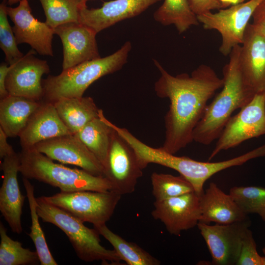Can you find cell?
Returning a JSON list of instances; mask_svg holds the SVG:
<instances>
[{
  "label": "cell",
  "mask_w": 265,
  "mask_h": 265,
  "mask_svg": "<svg viewBox=\"0 0 265 265\" xmlns=\"http://www.w3.org/2000/svg\"><path fill=\"white\" fill-rule=\"evenodd\" d=\"M154 62L160 73L154 85L156 93L170 102L164 117L165 135L161 148L175 154L193 141V131L208 101L222 88L224 81L207 65H199L190 75L182 73L174 76L157 60Z\"/></svg>",
  "instance_id": "cell-1"
},
{
  "label": "cell",
  "mask_w": 265,
  "mask_h": 265,
  "mask_svg": "<svg viewBox=\"0 0 265 265\" xmlns=\"http://www.w3.org/2000/svg\"><path fill=\"white\" fill-rule=\"evenodd\" d=\"M241 45L231 52L229 61L222 70L223 85L220 92L208 104L195 128L193 141L208 145L217 139L236 110L247 105L256 93L246 82L239 61Z\"/></svg>",
  "instance_id": "cell-2"
},
{
  "label": "cell",
  "mask_w": 265,
  "mask_h": 265,
  "mask_svg": "<svg viewBox=\"0 0 265 265\" xmlns=\"http://www.w3.org/2000/svg\"><path fill=\"white\" fill-rule=\"evenodd\" d=\"M113 128L132 148L143 170L150 163L174 169L192 185L195 192L199 196L204 191L205 182L213 175L228 168L241 165L257 157L256 152L252 150L226 160L214 162L198 161L187 157L176 156L161 147H151L138 139L126 128L115 125Z\"/></svg>",
  "instance_id": "cell-3"
},
{
  "label": "cell",
  "mask_w": 265,
  "mask_h": 265,
  "mask_svg": "<svg viewBox=\"0 0 265 265\" xmlns=\"http://www.w3.org/2000/svg\"><path fill=\"white\" fill-rule=\"evenodd\" d=\"M19 172L23 177L34 179L58 188L62 192L112 190L108 179L81 169L56 163L34 147L22 148Z\"/></svg>",
  "instance_id": "cell-4"
},
{
  "label": "cell",
  "mask_w": 265,
  "mask_h": 265,
  "mask_svg": "<svg viewBox=\"0 0 265 265\" xmlns=\"http://www.w3.org/2000/svg\"><path fill=\"white\" fill-rule=\"evenodd\" d=\"M132 44L127 41L114 53L88 61L57 76L42 80V101L53 103L61 98L81 97L87 88L100 78L120 70L127 61Z\"/></svg>",
  "instance_id": "cell-5"
},
{
  "label": "cell",
  "mask_w": 265,
  "mask_h": 265,
  "mask_svg": "<svg viewBox=\"0 0 265 265\" xmlns=\"http://www.w3.org/2000/svg\"><path fill=\"white\" fill-rule=\"evenodd\" d=\"M37 213L43 222L62 230L68 237L77 256L82 261H101L104 265H120L122 261L116 251L101 244L97 230L85 226L84 222L62 209L51 204L41 197L36 198Z\"/></svg>",
  "instance_id": "cell-6"
},
{
  "label": "cell",
  "mask_w": 265,
  "mask_h": 265,
  "mask_svg": "<svg viewBox=\"0 0 265 265\" xmlns=\"http://www.w3.org/2000/svg\"><path fill=\"white\" fill-rule=\"evenodd\" d=\"M122 195L113 190L62 192L41 196L47 202L93 226L103 225L111 217Z\"/></svg>",
  "instance_id": "cell-7"
},
{
  "label": "cell",
  "mask_w": 265,
  "mask_h": 265,
  "mask_svg": "<svg viewBox=\"0 0 265 265\" xmlns=\"http://www.w3.org/2000/svg\"><path fill=\"white\" fill-rule=\"evenodd\" d=\"M265 134V91L253 98L229 119L211 153L210 160L222 151L234 148L249 139Z\"/></svg>",
  "instance_id": "cell-8"
},
{
  "label": "cell",
  "mask_w": 265,
  "mask_h": 265,
  "mask_svg": "<svg viewBox=\"0 0 265 265\" xmlns=\"http://www.w3.org/2000/svg\"><path fill=\"white\" fill-rule=\"evenodd\" d=\"M262 0H249L243 3L208 12L197 16L199 23L207 30H216L221 35L220 52L229 55L233 49L241 45L252 14Z\"/></svg>",
  "instance_id": "cell-9"
},
{
  "label": "cell",
  "mask_w": 265,
  "mask_h": 265,
  "mask_svg": "<svg viewBox=\"0 0 265 265\" xmlns=\"http://www.w3.org/2000/svg\"><path fill=\"white\" fill-rule=\"evenodd\" d=\"M251 224L249 218L228 224L211 225L199 222L197 227L216 265H237L245 235Z\"/></svg>",
  "instance_id": "cell-10"
},
{
  "label": "cell",
  "mask_w": 265,
  "mask_h": 265,
  "mask_svg": "<svg viewBox=\"0 0 265 265\" xmlns=\"http://www.w3.org/2000/svg\"><path fill=\"white\" fill-rule=\"evenodd\" d=\"M142 170L132 148L113 129L105 168V176L111 183L112 190L122 195L132 193Z\"/></svg>",
  "instance_id": "cell-11"
},
{
  "label": "cell",
  "mask_w": 265,
  "mask_h": 265,
  "mask_svg": "<svg viewBox=\"0 0 265 265\" xmlns=\"http://www.w3.org/2000/svg\"><path fill=\"white\" fill-rule=\"evenodd\" d=\"M171 235L178 236L197 226L201 218L199 196L192 191L162 201H155L151 212Z\"/></svg>",
  "instance_id": "cell-12"
},
{
  "label": "cell",
  "mask_w": 265,
  "mask_h": 265,
  "mask_svg": "<svg viewBox=\"0 0 265 265\" xmlns=\"http://www.w3.org/2000/svg\"><path fill=\"white\" fill-rule=\"evenodd\" d=\"M34 147L52 160L78 166L95 176H105V169L101 162L74 134L45 140Z\"/></svg>",
  "instance_id": "cell-13"
},
{
  "label": "cell",
  "mask_w": 265,
  "mask_h": 265,
  "mask_svg": "<svg viewBox=\"0 0 265 265\" xmlns=\"http://www.w3.org/2000/svg\"><path fill=\"white\" fill-rule=\"evenodd\" d=\"M6 11L14 24L12 29L18 45L26 43L40 55L53 56L54 30L35 18L27 0H21L16 7L7 6Z\"/></svg>",
  "instance_id": "cell-14"
},
{
  "label": "cell",
  "mask_w": 265,
  "mask_h": 265,
  "mask_svg": "<svg viewBox=\"0 0 265 265\" xmlns=\"http://www.w3.org/2000/svg\"><path fill=\"white\" fill-rule=\"evenodd\" d=\"M30 50L20 60L10 65L5 87L10 95L41 101L43 97L42 77L50 72L46 60L35 57Z\"/></svg>",
  "instance_id": "cell-15"
},
{
  "label": "cell",
  "mask_w": 265,
  "mask_h": 265,
  "mask_svg": "<svg viewBox=\"0 0 265 265\" xmlns=\"http://www.w3.org/2000/svg\"><path fill=\"white\" fill-rule=\"evenodd\" d=\"M53 30L63 45V70L101 57L96 40L97 33L92 28L80 23L71 22Z\"/></svg>",
  "instance_id": "cell-16"
},
{
  "label": "cell",
  "mask_w": 265,
  "mask_h": 265,
  "mask_svg": "<svg viewBox=\"0 0 265 265\" xmlns=\"http://www.w3.org/2000/svg\"><path fill=\"white\" fill-rule=\"evenodd\" d=\"M19 153L15 151L5 157L0 162L3 180L0 188V211L13 233L23 231L21 216L26 196L20 191L17 176L19 172Z\"/></svg>",
  "instance_id": "cell-17"
},
{
  "label": "cell",
  "mask_w": 265,
  "mask_h": 265,
  "mask_svg": "<svg viewBox=\"0 0 265 265\" xmlns=\"http://www.w3.org/2000/svg\"><path fill=\"white\" fill-rule=\"evenodd\" d=\"M162 0H113L103 2L98 8L83 7L79 23L97 33L119 22L140 15L149 7Z\"/></svg>",
  "instance_id": "cell-18"
},
{
  "label": "cell",
  "mask_w": 265,
  "mask_h": 265,
  "mask_svg": "<svg viewBox=\"0 0 265 265\" xmlns=\"http://www.w3.org/2000/svg\"><path fill=\"white\" fill-rule=\"evenodd\" d=\"M239 65L246 82L256 93L265 91V37L249 23L239 56Z\"/></svg>",
  "instance_id": "cell-19"
},
{
  "label": "cell",
  "mask_w": 265,
  "mask_h": 265,
  "mask_svg": "<svg viewBox=\"0 0 265 265\" xmlns=\"http://www.w3.org/2000/svg\"><path fill=\"white\" fill-rule=\"evenodd\" d=\"M70 134L54 104L42 101L19 137L22 148H27L42 141Z\"/></svg>",
  "instance_id": "cell-20"
},
{
  "label": "cell",
  "mask_w": 265,
  "mask_h": 265,
  "mask_svg": "<svg viewBox=\"0 0 265 265\" xmlns=\"http://www.w3.org/2000/svg\"><path fill=\"white\" fill-rule=\"evenodd\" d=\"M199 197V222L228 224L248 218L230 194H226L214 183H211Z\"/></svg>",
  "instance_id": "cell-21"
},
{
  "label": "cell",
  "mask_w": 265,
  "mask_h": 265,
  "mask_svg": "<svg viewBox=\"0 0 265 265\" xmlns=\"http://www.w3.org/2000/svg\"><path fill=\"white\" fill-rule=\"evenodd\" d=\"M41 101L10 95L0 100V127L8 137L19 136Z\"/></svg>",
  "instance_id": "cell-22"
},
{
  "label": "cell",
  "mask_w": 265,
  "mask_h": 265,
  "mask_svg": "<svg viewBox=\"0 0 265 265\" xmlns=\"http://www.w3.org/2000/svg\"><path fill=\"white\" fill-rule=\"evenodd\" d=\"M53 103L61 120L72 134L99 117L100 109L90 97L61 98Z\"/></svg>",
  "instance_id": "cell-23"
},
{
  "label": "cell",
  "mask_w": 265,
  "mask_h": 265,
  "mask_svg": "<svg viewBox=\"0 0 265 265\" xmlns=\"http://www.w3.org/2000/svg\"><path fill=\"white\" fill-rule=\"evenodd\" d=\"M103 114L100 109L99 117L88 122L74 135L94 154L105 169L113 129L104 120Z\"/></svg>",
  "instance_id": "cell-24"
},
{
  "label": "cell",
  "mask_w": 265,
  "mask_h": 265,
  "mask_svg": "<svg viewBox=\"0 0 265 265\" xmlns=\"http://www.w3.org/2000/svg\"><path fill=\"white\" fill-rule=\"evenodd\" d=\"M153 17L163 26L173 25L179 34L186 31L191 26L199 24L187 0H164L154 12Z\"/></svg>",
  "instance_id": "cell-25"
},
{
  "label": "cell",
  "mask_w": 265,
  "mask_h": 265,
  "mask_svg": "<svg viewBox=\"0 0 265 265\" xmlns=\"http://www.w3.org/2000/svg\"><path fill=\"white\" fill-rule=\"evenodd\" d=\"M113 247L122 261L128 265H159L160 262L136 243L129 242L111 231L106 224L94 226Z\"/></svg>",
  "instance_id": "cell-26"
},
{
  "label": "cell",
  "mask_w": 265,
  "mask_h": 265,
  "mask_svg": "<svg viewBox=\"0 0 265 265\" xmlns=\"http://www.w3.org/2000/svg\"><path fill=\"white\" fill-rule=\"evenodd\" d=\"M46 23L52 28L67 23H79L81 9L87 6L83 0H39Z\"/></svg>",
  "instance_id": "cell-27"
},
{
  "label": "cell",
  "mask_w": 265,
  "mask_h": 265,
  "mask_svg": "<svg viewBox=\"0 0 265 265\" xmlns=\"http://www.w3.org/2000/svg\"><path fill=\"white\" fill-rule=\"evenodd\" d=\"M23 182L26 193L31 219L30 233L28 235L35 245L40 264L41 265H57L58 264L50 251L45 234L39 223V218L40 217L37 212L34 186L28 179L23 177Z\"/></svg>",
  "instance_id": "cell-28"
},
{
  "label": "cell",
  "mask_w": 265,
  "mask_h": 265,
  "mask_svg": "<svg viewBox=\"0 0 265 265\" xmlns=\"http://www.w3.org/2000/svg\"><path fill=\"white\" fill-rule=\"evenodd\" d=\"M0 237V265H29L40 262L37 252L23 247L22 243L10 238L1 222Z\"/></svg>",
  "instance_id": "cell-29"
},
{
  "label": "cell",
  "mask_w": 265,
  "mask_h": 265,
  "mask_svg": "<svg viewBox=\"0 0 265 265\" xmlns=\"http://www.w3.org/2000/svg\"><path fill=\"white\" fill-rule=\"evenodd\" d=\"M151 180L155 201H162L195 191L192 185L181 175L176 176L154 172L151 175Z\"/></svg>",
  "instance_id": "cell-30"
},
{
  "label": "cell",
  "mask_w": 265,
  "mask_h": 265,
  "mask_svg": "<svg viewBox=\"0 0 265 265\" xmlns=\"http://www.w3.org/2000/svg\"><path fill=\"white\" fill-rule=\"evenodd\" d=\"M230 195L247 215L256 213L265 222V188L255 186H234Z\"/></svg>",
  "instance_id": "cell-31"
},
{
  "label": "cell",
  "mask_w": 265,
  "mask_h": 265,
  "mask_svg": "<svg viewBox=\"0 0 265 265\" xmlns=\"http://www.w3.org/2000/svg\"><path fill=\"white\" fill-rule=\"evenodd\" d=\"M5 2L0 4V47L5 54V61L11 65L20 60L24 55L18 47L12 27L7 19Z\"/></svg>",
  "instance_id": "cell-32"
},
{
  "label": "cell",
  "mask_w": 265,
  "mask_h": 265,
  "mask_svg": "<svg viewBox=\"0 0 265 265\" xmlns=\"http://www.w3.org/2000/svg\"><path fill=\"white\" fill-rule=\"evenodd\" d=\"M237 265H265V256L259 254L252 232L249 229L244 237Z\"/></svg>",
  "instance_id": "cell-33"
},
{
  "label": "cell",
  "mask_w": 265,
  "mask_h": 265,
  "mask_svg": "<svg viewBox=\"0 0 265 265\" xmlns=\"http://www.w3.org/2000/svg\"><path fill=\"white\" fill-rule=\"evenodd\" d=\"M189 6L196 15H199L214 9H222L219 0H187Z\"/></svg>",
  "instance_id": "cell-34"
},
{
  "label": "cell",
  "mask_w": 265,
  "mask_h": 265,
  "mask_svg": "<svg viewBox=\"0 0 265 265\" xmlns=\"http://www.w3.org/2000/svg\"><path fill=\"white\" fill-rule=\"evenodd\" d=\"M251 23L254 30L265 37V0H262L255 9Z\"/></svg>",
  "instance_id": "cell-35"
},
{
  "label": "cell",
  "mask_w": 265,
  "mask_h": 265,
  "mask_svg": "<svg viewBox=\"0 0 265 265\" xmlns=\"http://www.w3.org/2000/svg\"><path fill=\"white\" fill-rule=\"evenodd\" d=\"M10 66L2 63L0 65V99H2L9 95L5 87V80Z\"/></svg>",
  "instance_id": "cell-36"
},
{
  "label": "cell",
  "mask_w": 265,
  "mask_h": 265,
  "mask_svg": "<svg viewBox=\"0 0 265 265\" xmlns=\"http://www.w3.org/2000/svg\"><path fill=\"white\" fill-rule=\"evenodd\" d=\"M7 137H8L7 135L0 127V158L1 159H3L5 157L14 152L12 146L7 142Z\"/></svg>",
  "instance_id": "cell-37"
},
{
  "label": "cell",
  "mask_w": 265,
  "mask_h": 265,
  "mask_svg": "<svg viewBox=\"0 0 265 265\" xmlns=\"http://www.w3.org/2000/svg\"><path fill=\"white\" fill-rule=\"evenodd\" d=\"M249 0H219L222 8L230 6L243 3Z\"/></svg>",
  "instance_id": "cell-38"
},
{
  "label": "cell",
  "mask_w": 265,
  "mask_h": 265,
  "mask_svg": "<svg viewBox=\"0 0 265 265\" xmlns=\"http://www.w3.org/2000/svg\"><path fill=\"white\" fill-rule=\"evenodd\" d=\"M21 0H7V2L10 5L19 2Z\"/></svg>",
  "instance_id": "cell-39"
},
{
  "label": "cell",
  "mask_w": 265,
  "mask_h": 265,
  "mask_svg": "<svg viewBox=\"0 0 265 265\" xmlns=\"http://www.w3.org/2000/svg\"><path fill=\"white\" fill-rule=\"evenodd\" d=\"M262 251H263V254L265 255V247H264L263 248Z\"/></svg>",
  "instance_id": "cell-40"
},
{
  "label": "cell",
  "mask_w": 265,
  "mask_h": 265,
  "mask_svg": "<svg viewBox=\"0 0 265 265\" xmlns=\"http://www.w3.org/2000/svg\"><path fill=\"white\" fill-rule=\"evenodd\" d=\"M83 0L86 2L87 1L89 0Z\"/></svg>",
  "instance_id": "cell-41"
}]
</instances>
